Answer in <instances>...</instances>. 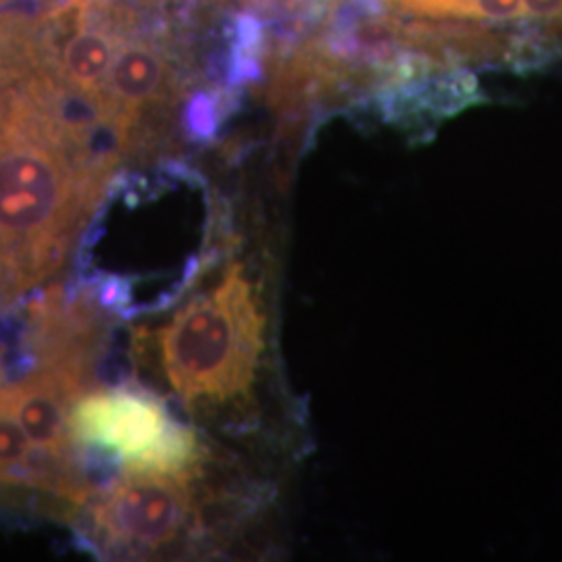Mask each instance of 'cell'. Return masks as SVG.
Masks as SVG:
<instances>
[{
  "label": "cell",
  "mask_w": 562,
  "mask_h": 562,
  "mask_svg": "<svg viewBox=\"0 0 562 562\" xmlns=\"http://www.w3.org/2000/svg\"><path fill=\"white\" fill-rule=\"evenodd\" d=\"M178 97V71L169 50L150 36H132L113 60L102 86V106L132 146L142 121Z\"/></svg>",
  "instance_id": "6"
},
{
  "label": "cell",
  "mask_w": 562,
  "mask_h": 562,
  "mask_svg": "<svg viewBox=\"0 0 562 562\" xmlns=\"http://www.w3.org/2000/svg\"><path fill=\"white\" fill-rule=\"evenodd\" d=\"M71 436L81 452L102 454L123 471L199 477L206 450L192 427L176 422L161 398L144 387L81 394L71 411Z\"/></svg>",
  "instance_id": "4"
},
{
  "label": "cell",
  "mask_w": 562,
  "mask_h": 562,
  "mask_svg": "<svg viewBox=\"0 0 562 562\" xmlns=\"http://www.w3.org/2000/svg\"><path fill=\"white\" fill-rule=\"evenodd\" d=\"M259 290L241 262L176 308L159 327H136L134 350H155L157 369L190 408L250 398L262 355Z\"/></svg>",
  "instance_id": "3"
},
{
  "label": "cell",
  "mask_w": 562,
  "mask_h": 562,
  "mask_svg": "<svg viewBox=\"0 0 562 562\" xmlns=\"http://www.w3.org/2000/svg\"><path fill=\"white\" fill-rule=\"evenodd\" d=\"M196 477L123 471L81 506L90 540L109 554H162L201 529Z\"/></svg>",
  "instance_id": "5"
},
{
  "label": "cell",
  "mask_w": 562,
  "mask_h": 562,
  "mask_svg": "<svg viewBox=\"0 0 562 562\" xmlns=\"http://www.w3.org/2000/svg\"><path fill=\"white\" fill-rule=\"evenodd\" d=\"M4 375H7V357H4V348L0 344V383L4 380Z\"/></svg>",
  "instance_id": "8"
},
{
  "label": "cell",
  "mask_w": 562,
  "mask_h": 562,
  "mask_svg": "<svg viewBox=\"0 0 562 562\" xmlns=\"http://www.w3.org/2000/svg\"><path fill=\"white\" fill-rule=\"evenodd\" d=\"M101 106L42 63L27 18L0 15V313L76 255L132 150Z\"/></svg>",
  "instance_id": "1"
},
{
  "label": "cell",
  "mask_w": 562,
  "mask_h": 562,
  "mask_svg": "<svg viewBox=\"0 0 562 562\" xmlns=\"http://www.w3.org/2000/svg\"><path fill=\"white\" fill-rule=\"evenodd\" d=\"M425 20L529 21L562 32V0H385Z\"/></svg>",
  "instance_id": "7"
},
{
  "label": "cell",
  "mask_w": 562,
  "mask_h": 562,
  "mask_svg": "<svg viewBox=\"0 0 562 562\" xmlns=\"http://www.w3.org/2000/svg\"><path fill=\"white\" fill-rule=\"evenodd\" d=\"M111 186L76 248L78 292L125 319L165 311L211 265L215 215L211 206H167L171 190L148 188L142 178Z\"/></svg>",
  "instance_id": "2"
}]
</instances>
